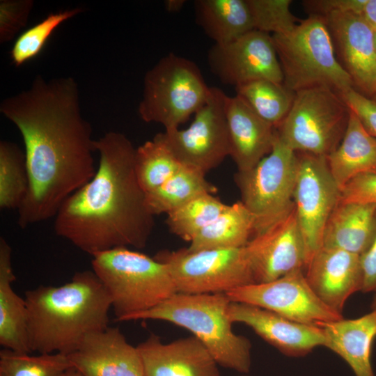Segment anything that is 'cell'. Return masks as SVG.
I'll return each mask as SVG.
<instances>
[{
  "instance_id": "30bf717a",
  "label": "cell",
  "mask_w": 376,
  "mask_h": 376,
  "mask_svg": "<svg viewBox=\"0 0 376 376\" xmlns=\"http://www.w3.org/2000/svg\"><path fill=\"white\" fill-rule=\"evenodd\" d=\"M154 258L168 267L177 292L226 294L254 283L245 246L190 251L163 250Z\"/></svg>"
},
{
  "instance_id": "9a60e30c",
  "label": "cell",
  "mask_w": 376,
  "mask_h": 376,
  "mask_svg": "<svg viewBox=\"0 0 376 376\" xmlns=\"http://www.w3.org/2000/svg\"><path fill=\"white\" fill-rule=\"evenodd\" d=\"M323 17L337 59L351 78L354 88L376 96V33L358 14L333 13Z\"/></svg>"
},
{
  "instance_id": "f546056e",
  "label": "cell",
  "mask_w": 376,
  "mask_h": 376,
  "mask_svg": "<svg viewBox=\"0 0 376 376\" xmlns=\"http://www.w3.org/2000/svg\"><path fill=\"white\" fill-rule=\"evenodd\" d=\"M29 186L25 152L13 142L1 141V210H18L26 197Z\"/></svg>"
},
{
  "instance_id": "44dd1931",
  "label": "cell",
  "mask_w": 376,
  "mask_h": 376,
  "mask_svg": "<svg viewBox=\"0 0 376 376\" xmlns=\"http://www.w3.org/2000/svg\"><path fill=\"white\" fill-rule=\"evenodd\" d=\"M225 113L230 156L237 166V172L248 171L272 151L276 129L237 95H227Z\"/></svg>"
},
{
  "instance_id": "bcb514c9",
  "label": "cell",
  "mask_w": 376,
  "mask_h": 376,
  "mask_svg": "<svg viewBox=\"0 0 376 376\" xmlns=\"http://www.w3.org/2000/svg\"><path fill=\"white\" fill-rule=\"evenodd\" d=\"M375 97H376V96ZM375 100L376 102V98L375 100Z\"/></svg>"
},
{
  "instance_id": "52a82bcc",
  "label": "cell",
  "mask_w": 376,
  "mask_h": 376,
  "mask_svg": "<svg viewBox=\"0 0 376 376\" xmlns=\"http://www.w3.org/2000/svg\"><path fill=\"white\" fill-rule=\"evenodd\" d=\"M207 86L197 65L170 53L147 71L138 112L146 123H156L164 131L179 128L208 100Z\"/></svg>"
},
{
  "instance_id": "74e56055",
  "label": "cell",
  "mask_w": 376,
  "mask_h": 376,
  "mask_svg": "<svg viewBox=\"0 0 376 376\" xmlns=\"http://www.w3.org/2000/svg\"><path fill=\"white\" fill-rule=\"evenodd\" d=\"M339 93L366 130L376 137V102L361 94L354 88Z\"/></svg>"
},
{
  "instance_id": "7bdbcfd3",
  "label": "cell",
  "mask_w": 376,
  "mask_h": 376,
  "mask_svg": "<svg viewBox=\"0 0 376 376\" xmlns=\"http://www.w3.org/2000/svg\"><path fill=\"white\" fill-rule=\"evenodd\" d=\"M64 376H82V375L76 369L71 367L70 369L68 370V371L65 373Z\"/></svg>"
},
{
  "instance_id": "83f0119b",
  "label": "cell",
  "mask_w": 376,
  "mask_h": 376,
  "mask_svg": "<svg viewBox=\"0 0 376 376\" xmlns=\"http://www.w3.org/2000/svg\"><path fill=\"white\" fill-rule=\"evenodd\" d=\"M217 191L204 172L182 164L164 184L146 194V204L154 216L167 214L199 195L213 194Z\"/></svg>"
},
{
  "instance_id": "8d00e7d4",
  "label": "cell",
  "mask_w": 376,
  "mask_h": 376,
  "mask_svg": "<svg viewBox=\"0 0 376 376\" xmlns=\"http://www.w3.org/2000/svg\"><path fill=\"white\" fill-rule=\"evenodd\" d=\"M341 202H358L376 205V173L358 175L342 189Z\"/></svg>"
},
{
  "instance_id": "277c9868",
  "label": "cell",
  "mask_w": 376,
  "mask_h": 376,
  "mask_svg": "<svg viewBox=\"0 0 376 376\" xmlns=\"http://www.w3.org/2000/svg\"><path fill=\"white\" fill-rule=\"evenodd\" d=\"M231 301L226 294L177 292L150 310L134 314L126 321H166L193 334L208 350L219 366L248 374L251 365V343L235 334L228 315Z\"/></svg>"
},
{
  "instance_id": "d4e9b609",
  "label": "cell",
  "mask_w": 376,
  "mask_h": 376,
  "mask_svg": "<svg viewBox=\"0 0 376 376\" xmlns=\"http://www.w3.org/2000/svg\"><path fill=\"white\" fill-rule=\"evenodd\" d=\"M12 249L0 237V344L5 349L31 353L27 331V308L24 299L13 289L15 280L11 263Z\"/></svg>"
},
{
  "instance_id": "ac0fdd59",
  "label": "cell",
  "mask_w": 376,
  "mask_h": 376,
  "mask_svg": "<svg viewBox=\"0 0 376 376\" xmlns=\"http://www.w3.org/2000/svg\"><path fill=\"white\" fill-rule=\"evenodd\" d=\"M67 356L82 376H145L137 347L130 344L117 327L88 334Z\"/></svg>"
},
{
  "instance_id": "f35d334b",
  "label": "cell",
  "mask_w": 376,
  "mask_h": 376,
  "mask_svg": "<svg viewBox=\"0 0 376 376\" xmlns=\"http://www.w3.org/2000/svg\"><path fill=\"white\" fill-rule=\"evenodd\" d=\"M366 0H306L302 1L309 15L324 17L333 13L361 15Z\"/></svg>"
},
{
  "instance_id": "603a6c76",
  "label": "cell",
  "mask_w": 376,
  "mask_h": 376,
  "mask_svg": "<svg viewBox=\"0 0 376 376\" xmlns=\"http://www.w3.org/2000/svg\"><path fill=\"white\" fill-rule=\"evenodd\" d=\"M376 234V205L340 201L326 224L322 246L361 255Z\"/></svg>"
},
{
  "instance_id": "d6986e66",
  "label": "cell",
  "mask_w": 376,
  "mask_h": 376,
  "mask_svg": "<svg viewBox=\"0 0 376 376\" xmlns=\"http://www.w3.org/2000/svg\"><path fill=\"white\" fill-rule=\"evenodd\" d=\"M304 272L310 287L329 308L341 314L347 299L362 285L360 256L334 248L322 247Z\"/></svg>"
},
{
  "instance_id": "7a4b0ae2",
  "label": "cell",
  "mask_w": 376,
  "mask_h": 376,
  "mask_svg": "<svg viewBox=\"0 0 376 376\" xmlns=\"http://www.w3.org/2000/svg\"><path fill=\"white\" fill-rule=\"evenodd\" d=\"M95 147L100 155L96 173L63 203L54 231L91 256L118 247L143 249L155 216L136 175V148L114 131L95 140Z\"/></svg>"
},
{
  "instance_id": "8992f818",
  "label": "cell",
  "mask_w": 376,
  "mask_h": 376,
  "mask_svg": "<svg viewBox=\"0 0 376 376\" xmlns=\"http://www.w3.org/2000/svg\"><path fill=\"white\" fill-rule=\"evenodd\" d=\"M283 73V84L291 91L328 86L338 93L354 88L339 63L323 17L309 15L291 31L272 35Z\"/></svg>"
},
{
  "instance_id": "ba28073f",
  "label": "cell",
  "mask_w": 376,
  "mask_h": 376,
  "mask_svg": "<svg viewBox=\"0 0 376 376\" xmlns=\"http://www.w3.org/2000/svg\"><path fill=\"white\" fill-rule=\"evenodd\" d=\"M350 113L336 90L309 88L295 93L288 114L275 129L279 139L294 152L327 157L340 144Z\"/></svg>"
},
{
  "instance_id": "5b68a950",
  "label": "cell",
  "mask_w": 376,
  "mask_h": 376,
  "mask_svg": "<svg viewBox=\"0 0 376 376\" xmlns=\"http://www.w3.org/2000/svg\"><path fill=\"white\" fill-rule=\"evenodd\" d=\"M91 265L109 294L117 321L150 310L177 293L166 264L129 248L96 253Z\"/></svg>"
},
{
  "instance_id": "7c38bea8",
  "label": "cell",
  "mask_w": 376,
  "mask_h": 376,
  "mask_svg": "<svg viewBox=\"0 0 376 376\" xmlns=\"http://www.w3.org/2000/svg\"><path fill=\"white\" fill-rule=\"evenodd\" d=\"M297 154L295 212L305 244L307 265L322 247L324 228L340 202L341 191L332 177L327 157Z\"/></svg>"
},
{
  "instance_id": "cb8c5ba5",
  "label": "cell",
  "mask_w": 376,
  "mask_h": 376,
  "mask_svg": "<svg viewBox=\"0 0 376 376\" xmlns=\"http://www.w3.org/2000/svg\"><path fill=\"white\" fill-rule=\"evenodd\" d=\"M330 172L341 189L354 178L376 173V137L350 110L345 134L327 157Z\"/></svg>"
},
{
  "instance_id": "ee69618b",
  "label": "cell",
  "mask_w": 376,
  "mask_h": 376,
  "mask_svg": "<svg viewBox=\"0 0 376 376\" xmlns=\"http://www.w3.org/2000/svg\"><path fill=\"white\" fill-rule=\"evenodd\" d=\"M372 310L376 311V294L373 298V301L372 304Z\"/></svg>"
},
{
  "instance_id": "9c48e42d",
  "label": "cell",
  "mask_w": 376,
  "mask_h": 376,
  "mask_svg": "<svg viewBox=\"0 0 376 376\" xmlns=\"http://www.w3.org/2000/svg\"><path fill=\"white\" fill-rule=\"evenodd\" d=\"M297 171V152L279 139L276 131L272 151L252 169L237 172L241 201L254 219L253 237L264 233L295 210Z\"/></svg>"
},
{
  "instance_id": "f1b7e54d",
  "label": "cell",
  "mask_w": 376,
  "mask_h": 376,
  "mask_svg": "<svg viewBox=\"0 0 376 376\" xmlns=\"http://www.w3.org/2000/svg\"><path fill=\"white\" fill-rule=\"evenodd\" d=\"M236 95L262 119L275 128L288 114L295 93L282 83L267 79L251 81L235 87Z\"/></svg>"
},
{
  "instance_id": "f6af8a7d",
  "label": "cell",
  "mask_w": 376,
  "mask_h": 376,
  "mask_svg": "<svg viewBox=\"0 0 376 376\" xmlns=\"http://www.w3.org/2000/svg\"><path fill=\"white\" fill-rule=\"evenodd\" d=\"M240 376H250V375H247V374H243V375H240Z\"/></svg>"
},
{
  "instance_id": "e575fe53",
  "label": "cell",
  "mask_w": 376,
  "mask_h": 376,
  "mask_svg": "<svg viewBox=\"0 0 376 376\" xmlns=\"http://www.w3.org/2000/svg\"><path fill=\"white\" fill-rule=\"evenodd\" d=\"M256 30L272 35L285 33L298 24L290 0H247Z\"/></svg>"
},
{
  "instance_id": "5bb4252c",
  "label": "cell",
  "mask_w": 376,
  "mask_h": 376,
  "mask_svg": "<svg viewBox=\"0 0 376 376\" xmlns=\"http://www.w3.org/2000/svg\"><path fill=\"white\" fill-rule=\"evenodd\" d=\"M211 72L235 87L258 79L283 84V73L271 34L253 30L224 45L214 44L207 54Z\"/></svg>"
},
{
  "instance_id": "8fae6325",
  "label": "cell",
  "mask_w": 376,
  "mask_h": 376,
  "mask_svg": "<svg viewBox=\"0 0 376 376\" xmlns=\"http://www.w3.org/2000/svg\"><path fill=\"white\" fill-rule=\"evenodd\" d=\"M227 95L212 87L207 102L194 115L186 129L158 133L162 141L182 164L205 173L230 156V142L225 113Z\"/></svg>"
},
{
  "instance_id": "d6a6232c",
  "label": "cell",
  "mask_w": 376,
  "mask_h": 376,
  "mask_svg": "<svg viewBox=\"0 0 376 376\" xmlns=\"http://www.w3.org/2000/svg\"><path fill=\"white\" fill-rule=\"evenodd\" d=\"M72 367L61 353L31 356L3 348L0 351V376H64Z\"/></svg>"
},
{
  "instance_id": "3957f363",
  "label": "cell",
  "mask_w": 376,
  "mask_h": 376,
  "mask_svg": "<svg viewBox=\"0 0 376 376\" xmlns=\"http://www.w3.org/2000/svg\"><path fill=\"white\" fill-rule=\"evenodd\" d=\"M24 300L31 352L68 355L88 334L109 327L111 297L93 270L60 286L29 290Z\"/></svg>"
},
{
  "instance_id": "7402d4cb",
  "label": "cell",
  "mask_w": 376,
  "mask_h": 376,
  "mask_svg": "<svg viewBox=\"0 0 376 376\" xmlns=\"http://www.w3.org/2000/svg\"><path fill=\"white\" fill-rule=\"evenodd\" d=\"M327 337L326 347L339 355L355 376H375L371 350L376 336V311L355 319L320 323Z\"/></svg>"
},
{
  "instance_id": "1f68e13d",
  "label": "cell",
  "mask_w": 376,
  "mask_h": 376,
  "mask_svg": "<svg viewBox=\"0 0 376 376\" xmlns=\"http://www.w3.org/2000/svg\"><path fill=\"white\" fill-rule=\"evenodd\" d=\"M228 205L212 194H203L167 214L166 224L171 233L190 242Z\"/></svg>"
},
{
  "instance_id": "ab89813d",
  "label": "cell",
  "mask_w": 376,
  "mask_h": 376,
  "mask_svg": "<svg viewBox=\"0 0 376 376\" xmlns=\"http://www.w3.org/2000/svg\"><path fill=\"white\" fill-rule=\"evenodd\" d=\"M363 292L376 293V234L369 247L360 255Z\"/></svg>"
},
{
  "instance_id": "ffe728a7",
  "label": "cell",
  "mask_w": 376,
  "mask_h": 376,
  "mask_svg": "<svg viewBox=\"0 0 376 376\" xmlns=\"http://www.w3.org/2000/svg\"><path fill=\"white\" fill-rule=\"evenodd\" d=\"M136 347L145 376H220L218 363L194 336L164 343L151 334Z\"/></svg>"
},
{
  "instance_id": "60d3db41",
  "label": "cell",
  "mask_w": 376,
  "mask_h": 376,
  "mask_svg": "<svg viewBox=\"0 0 376 376\" xmlns=\"http://www.w3.org/2000/svg\"><path fill=\"white\" fill-rule=\"evenodd\" d=\"M360 15L376 33V0H366Z\"/></svg>"
},
{
  "instance_id": "4dcf8cb0",
  "label": "cell",
  "mask_w": 376,
  "mask_h": 376,
  "mask_svg": "<svg viewBox=\"0 0 376 376\" xmlns=\"http://www.w3.org/2000/svg\"><path fill=\"white\" fill-rule=\"evenodd\" d=\"M182 165L167 146L155 136L136 148L135 172L146 194L164 184Z\"/></svg>"
},
{
  "instance_id": "484cf974",
  "label": "cell",
  "mask_w": 376,
  "mask_h": 376,
  "mask_svg": "<svg viewBox=\"0 0 376 376\" xmlns=\"http://www.w3.org/2000/svg\"><path fill=\"white\" fill-rule=\"evenodd\" d=\"M194 10L198 25L217 45L256 30L247 0H196Z\"/></svg>"
},
{
  "instance_id": "4fadbf2b",
  "label": "cell",
  "mask_w": 376,
  "mask_h": 376,
  "mask_svg": "<svg viewBox=\"0 0 376 376\" xmlns=\"http://www.w3.org/2000/svg\"><path fill=\"white\" fill-rule=\"evenodd\" d=\"M231 301L256 306L291 320L318 325L343 318L315 294L304 269L290 272L265 283H254L226 293Z\"/></svg>"
},
{
  "instance_id": "d590c367",
  "label": "cell",
  "mask_w": 376,
  "mask_h": 376,
  "mask_svg": "<svg viewBox=\"0 0 376 376\" xmlns=\"http://www.w3.org/2000/svg\"><path fill=\"white\" fill-rule=\"evenodd\" d=\"M33 4V0H1V43L12 40L26 26Z\"/></svg>"
},
{
  "instance_id": "6da1fadb",
  "label": "cell",
  "mask_w": 376,
  "mask_h": 376,
  "mask_svg": "<svg viewBox=\"0 0 376 376\" xmlns=\"http://www.w3.org/2000/svg\"><path fill=\"white\" fill-rule=\"evenodd\" d=\"M1 113L22 134L29 191L17 210L20 228L55 217L63 203L95 175L93 130L81 114L71 77L46 80L3 100Z\"/></svg>"
},
{
  "instance_id": "836d02e7",
  "label": "cell",
  "mask_w": 376,
  "mask_h": 376,
  "mask_svg": "<svg viewBox=\"0 0 376 376\" xmlns=\"http://www.w3.org/2000/svg\"><path fill=\"white\" fill-rule=\"evenodd\" d=\"M82 11L81 8H74L52 13L26 30L17 38L11 49L13 63L19 67L37 56L54 30L63 22Z\"/></svg>"
},
{
  "instance_id": "e0dca14e",
  "label": "cell",
  "mask_w": 376,
  "mask_h": 376,
  "mask_svg": "<svg viewBox=\"0 0 376 376\" xmlns=\"http://www.w3.org/2000/svg\"><path fill=\"white\" fill-rule=\"evenodd\" d=\"M228 315L233 323L251 327L287 356H305L315 347L327 345V337L321 327L299 323L256 306L231 301Z\"/></svg>"
},
{
  "instance_id": "b9f144b4",
  "label": "cell",
  "mask_w": 376,
  "mask_h": 376,
  "mask_svg": "<svg viewBox=\"0 0 376 376\" xmlns=\"http://www.w3.org/2000/svg\"><path fill=\"white\" fill-rule=\"evenodd\" d=\"M186 1L185 0H167L164 2L165 9L171 13H175L180 10Z\"/></svg>"
},
{
  "instance_id": "4316f807",
  "label": "cell",
  "mask_w": 376,
  "mask_h": 376,
  "mask_svg": "<svg viewBox=\"0 0 376 376\" xmlns=\"http://www.w3.org/2000/svg\"><path fill=\"white\" fill-rule=\"evenodd\" d=\"M253 228V215L239 201L228 205L222 213L203 228L190 242L187 249L198 251L243 247L251 240Z\"/></svg>"
},
{
  "instance_id": "2e32d148",
  "label": "cell",
  "mask_w": 376,
  "mask_h": 376,
  "mask_svg": "<svg viewBox=\"0 0 376 376\" xmlns=\"http://www.w3.org/2000/svg\"><path fill=\"white\" fill-rule=\"evenodd\" d=\"M255 283H265L306 266V251L295 210L245 246Z\"/></svg>"
}]
</instances>
